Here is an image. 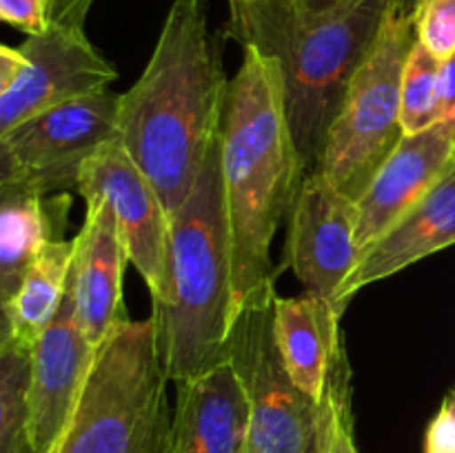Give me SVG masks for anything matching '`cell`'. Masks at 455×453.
I'll use <instances>...</instances> for the list:
<instances>
[{"instance_id":"cell-1","label":"cell","mask_w":455,"mask_h":453,"mask_svg":"<svg viewBox=\"0 0 455 453\" xmlns=\"http://www.w3.org/2000/svg\"><path fill=\"white\" fill-rule=\"evenodd\" d=\"M229 80L204 0H173L140 78L120 93L118 140L167 213L185 204L220 133Z\"/></svg>"},{"instance_id":"cell-2","label":"cell","mask_w":455,"mask_h":453,"mask_svg":"<svg viewBox=\"0 0 455 453\" xmlns=\"http://www.w3.org/2000/svg\"><path fill=\"white\" fill-rule=\"evenodd\" d=\"M220 164L238 311L275 284L271 244L307 178L284 107L278 62L243 47L220 124Z\"/></svg>"},{"instance_id":"cell-3","label":"cell","mask_w":455,"mask_h":453,"mask_svg":"<svg viewBox=\"0 0 455 453\" xmlns=\"http://www.w3.org/2000/svg\"><path fill=\"white\" fill-rule=\"evenodd\" d=\"M395 0H345L323 13L293 0H231L227 34L278 62L284 107L307 176L320 171L329 131Z\"/></svg>"},{"instance_id":"cell-4","label":"cell","mask_w":455,"mask_h":453,"mask_svg":"<svg viewBox=\"0 0 455 453\" xmlns=\"http://www.w3.org/2000/svg\"><path fill=\"white\" fill-rule=\"evenodd\" d=\"M235 315L234 247L218 133L194 191L169 216L163 287L151 296L156 346L173 385L229 360Z\"/></svg>"},{"instance_id":"cell-5","label":"cell","mask_w":455,"mask_h":453,"mask_svg":"<svg viewBox=\"0 0 455 453\" xmlns=\"http://www.w3.org/2000/svg\"><path fill=\"white\" fill-rule=\"evenodd\" d=\"M154 320H120L96 349L69 425L49 453H176Z\"/></svg>"},{"instance_id":"cell-6","label":"cell","mask_w":455,"mask_h":453,"mask_svg":"<svg viewBox=\"0 0 455 453\" xmlns=\"http://www.w3.org/2000/svg\"><path fill=\"white\" fill-rule=\"evenodd\" d=\"M413 44L411 12L394 4L329 131L320 173L354 203L404 138L403 74Z\"/></svg>"},{"instance_id":"cell-7","label":"cell","mask_w":455,"mask_h":453,"mask_svg":"<svg viewBox=\"0 0 455 453\" xmlns=\"http://www.w3.org/2000/svg\"><path fill=\"white\" fill-rule=\"evenodd\" d=\"M275 284L238 311L229 360L249 398L247 453H318L320 402L289 376L275 342Z\"/></svg>"},{"instance_id":"cell-8","label":"cell","mask_w":455,"mask_h":453,"mask_svg":"<svg viewBox=\"0 0 455 453\" xmlns=\"http://www.w3.org/2000/svg\"><path fill=\"white\" fill-rule=\"evenodd\" d=\"M120 93L111 89L62 102L0 133V182L43 195L78 194L83 164L118 138Z\"/></svg>"},{"instance_id":"cell-9","label":"cell","mask_w":455,"mask_h":453,"mask_svg":"<svg viewBox=\"0 0 455 453\" xmlns=\"http://www.w3.org/2000/svg\"><path fill=\"white\" fill-rule=\"evenodd\" d=\"M355 203L333 189L323 173H309L289 213L287 262L305 291L345 314L342 291L358 266Z\"/></svg>"},{"instance_id":"cell-10","label":"cell","mask_w":455,"mask_h":453,"mask_svg":"<svg viewBox=\"0 0 455 453\" xmlns=\"http://www.w3.org/2000/svg\"><path fill=\"white\" fill-rule=\"evenodd\" d=\"M22 65L0 91V133L44 109L109 89L118 78L114 62L92 44L84 29L52 25L18 44Z\"/></svg>"},{"instance_id":"cell-11","label":"cell","mask_w":455,"mask_h":453,"mask_svg":"<svg viewBox=\"0 0 455 453\" xmlns=\"http://www.w3.org/2000/svg\"><path fill=\"white\" fill-rule=\"evenodd\" d=\"M83 200L100 198L114 211L129 262L136 266L151 296L163 287L169 213L142 169L123 142H107L83 164L78 176Z\"/></svg>"},{"instance_id":"cell-12","label":"cell","mask_w":455,"mask_h":453,"mask_svg":"<svg viewBox=\"0 0 455 453\" xmlns=\"http://www.w3.org/2000/svg\"><path fill=\"white\" fill-rule=\"evenodd\" d=\"M96 346L76 318L71 291L31 349L29 440L36 453H49L69 425L92 371Z\"/></svg>"},{"instance_id":"cell-13","label":"cell","mask_w":455,"mask_h":453,"mask_svg":"<svg viewBox=\"0 0 455 453\" xmlns=\"http://www.w3.org/2000/svg\"><path fill=\"white\" fill-rule=\"evenodd\" d=\"M455 167V127L435 123L400 140L376 178L355 200L360 249L376 242L404 213L416 207Z\"/></svg>"},{"instance_id":"cell-14","label":"cell","mask_w":455,"mask_h":453,"mask_svg":"<svg viewBox=\"0 0 455 453\" xmlns=\"http://www.w3.org/2000/svg\"><path fill=\"white\" fill-rule=\"evenodd\" d=\"M129 262L118 222L100 198L84 203V222L74 238L69 291L76 318L93 346L127 318L123 305V271Z\"/></svg>"},{"instance_id":"cell-15","label":"cell","mask_w":455,"mask_h":453,"mask_svg":"<svg viewBox=\"0 0 455 453\" xmlns=\"http://www.w3.org/2000/svg\"><path fill=\"white\" fill-rule=\"evenodd\" d=\"M249 417L247 391L231 360L176 382V453H247Z\"/></svg>"},{"instance_id":"cell-16","label":"cell","mask_w":455,"mask_h":453,"mask_svg":"<svg viewBox=\"0 0 455 453\" xmlns=\"http://www.w3.org/2000/svg\"><path fill=\"white\" fill-rule=\"evenodd\" d=\"M455 244V167L416 207L409 209L389 231L369 244L358 266L342 291V305L355 293L398 271L416 265L422 258Z\"/></svg>"},{"instance_id":"cell-17","label":"cell","mask_w":455,"mask_h":453,"mask_svg":"<svg viewBox=\"0 0 455 453\" xmlns=\"http://www.w3.org/2000/svg\"><path fill=\"white\" fill-rule=\"evenodd\" d=\"M71 194L43 195L22 182H0V306L9 305L49 242L65 240Z\"/></svg>"},{"instance_id":"cell-18","label":"cell","mask_w":455,"mask_h":453,"mask_svg":"<svg viewBox=\"0 0 455 453\" xmlns=\"http://www.w3.org/2000/svg\"><path fill=\"white\" fill-rule=\"evenodd\" d=\"M342 315L323 298L305 291L302 296H275V342L289 376L309 398L320 402L327 386L333 358L345 340Z\"/></svg>"},{"instance_id":"cell-19","label":"cell","mask_w":455,"mask_h":453,"mask_svg":"<svg viewBox=\"0 0 455 453\" xmlns=\"http://www.w3.org/2000/svg\"><path fill=\"white\" fill-rule=\"evenodd\" d=\"M74 240H56L29 266L12 302L0 306V336L34 349L36 340L53 322L69 291Z\"/></svg>"},{"instance_id":"cell-20","label":"cell","mask_w":455,"mask_h":453,"mask_svg":"<svg viewBox=\"0 0 455 453\" xmlns=\"http://www.w3.org/2000/svg\"><path fill=\"white\" fill-rule=\"evenodd\" d=\"M31 346L0 336V453H36L29 440Z\"/></svg>"},{"instance_id":"cell-21","label":"cell","mask_w":455,"mask_h":453,"mask_svg":"<svg viewBox=\"0 0 455 453\" xmlns=\"http://www.w3.org/2000/svg\"><path fill=\"white\" fill-rule=\"evenodd\" d=\"M351 402H354V373L342 342L320 400L318 453H360L354 435Z\"/></svg>"},{"instance_id":"cell-22","label":"cell","mask_w":455,"mask_h":453,"mask_svg":"<svg viewBox=\"0 0 455 453\" xmlns=\"http://www.w3.org/2000/svg\"><path fill=\"white\" fill-rule=\"evenodd\" d=\"M443 60L416 40L403 74L404 136L420 133L438 123V76Z\"/></svg>"},{"instance_id":"cell-23","label":"cell","mask_w":455,"mask_h":453,"mask_svg":"<svg viewBox=\"0 0 455 453\" xmlns=\"http://www.w3.org/2000/svg\"><path fill=\"white\" fill-rule=\"evenodd\" d=\"M416 40L438 60L455 56V0H416Z\"/></svg>"},{"instance_id":"cell-24","label":"cell","mask_w":455,"mask_h":453,"mask_svg":"<svg viewBox=\"0 0 455 453\" xmlns=\"http://www.w3.org/2000/svg\"><path fill=\"white\" fill-rule=\"evenodd\" d=\"M0 18L27 36L44 34L52 25L49 0H0Z\"/></svg>"},{"instance_id":"cell-25","label":"cell","mask_w":455,"mask_h":453,"mask_svg":"<svg viewBox=\"0 0 455 453\" xmlns=\"http://www.w3.org/2000/svg\"><path fill=\"white\" fill-rule=\"evenodd\" d=\"M425 453H455V389L449 391L427 429Z\"/></svg>"},{"instance_id":"cell-26","label":"cell","mask_w":455,"mask_h":453,"mask_svg":"<svg viewBox=\"0 0 455 453\" xmlns=\"http://www.w3.org/2000/svg\"><path fill=\"white\" fill-rule=\"evenodd\" d=\"M92 4L93 0H49L52 25L69 27V29H84V20H87Z\"/></svg>"},{"instance_id":"cell-27","label":"cell","mask_w":455,"mask_h":453,"mask_svg":"<svg viewBox=\"0 0 455 453\" xmlns=\"http://www.w3.org/2000/svg\"><path fill=\"white\" fill-rule=\"evenodd\" d=\"M438 123L455 127V56L440 65L438 76Z\"/></svg>"},{"instance_id":"cell-28","label":"cell","mask_w":455,"mask_h":453,"mask_svg":"<svg viewBox=\"0 0 455 453\" xmlns=\"http://www.w3.org/2000/svg\"><path fill=\"white\" fill-rule=\"evenodd\" d=\"M20 49L3 44V47H0V91H4V89L13 83V78H16L18 71H20Z\"/></svg>"},{"instance_id":"cell-29","label":"cell","mask_w":455,"mask_h":453,"mask_svg":"<svg viewBox=\"0 0 455 453\" xmlns=\"http://www.w3.org/2000/svg\"><path fill=\"white\" fill-rule=\"evenodd\" d=\"M293 3H296L302 12L323 13V12H329V9L338 7V4H342L345 0H293ZM400 3H403V0H395V4Z\"/></svg>"},{"instance_id":"cell-30","label":"cell","mask_w":455,"mask_h":453,"mask_svg":"<svg viewBox=\"0 0 455 453\" xmlns=\"http://www.w3.org/2000/svg\"><path fill=\"white\" fill-rule=\"evenodd\" d=\"M398 7H403V9H407V12H411V9H409V4H407V0H403V3H400Z\"/></svg>"},{"instance_id":"cell-31","label":"cell","mask_w":455,"mask_h":453,"mask_svg":"<svg viewBox=\"0 0 455 453\" xmlns=\"http://www.w3.org/2000/svg\"><path fill=\"white\" fill-rule=\"evenodd\" d=\"M407 4H409V9L413 12V4H416V0H407Z\"/></svg>"},{"instance_id":"cell-32","label":"cell","mask_w":455,"mask_h":453,"mask_svg":"<svg viewBox=\"0 0 455 453\" xmlns=\"http://www.w3.org/2000/svg\"><path fill=\"white\" fill-rule=\"evenodd\" d=\"M229 3H231V0H229Z\"/></svg>"}]
</instances>
